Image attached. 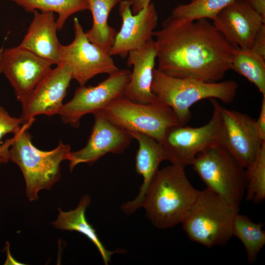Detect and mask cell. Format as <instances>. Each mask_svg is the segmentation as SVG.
<instances>
[{
    "mask_svg": "<svg viewBox=\"0 0 265 265\" xmlns=\"http://www.w3.org/2000/svg\"><path fill=\"white\" fill-rule=\"evenodd\" d=\"M191 165L207 187L239 207L245 193L246 170L220 143L198 154Z\"/></svg>",
    "mask_w": 265,
    "mask_h": 265,
    "instance_id": "cell-6",
    "label": "cell"
},
{
    "mask_svg": "<svg viewBox=\"0 0 265 265\" xmlns=\"http://www.w3.org/2000/svg\"><path fill=\"white\" fill-rule=\"evenodd\" d=\"M231 70L245 78L265 95V58L252 49L235 47Z\"/></svg>",
    "mask_w": 265,
    "mask_h": 265,
    "instance_id": "cell-22",
    "label": "cell"
},
{
    "mask_svg": "<svg viewBox=\"0 0 265 265\" xmlns=\"http://www.w3.org/2000/svg\"><path fill=\"white\" fill-rule=\"evenodd\" d=\"M33 17L21 43L26 49L48 61L52 65L61 63L58 27L53 12H32Z\"/></svg>",
    "mask_w": 265,
    "mask_h": 265,
    "instance_id": "cell-18",
    "label": "cell"
},
{
    "mask_svg": "<svg viewBox=\"0 0 265 265\" xmlns=\"http://www.w3.org/2000/svg\"><path fill=\"white\" fill-rule=\"evenodd\" d=\"M245 0L265 21V0Z\"/></svg>",
    "mask_w": 265,
    "mask_h": 265,
    "instance_id": "cell-30",
    "label": "cell"
},
{
    "mask_svg": "<svg viewBox=\"0 0 265 265\" xmlns=\"http://www.w3.org/2000/svg\"><path fill=\"white\" fill-rule=\"evenodd\" d=\"M128 132L138 143L135 166L136 173L143 178V183L137 196L133 200L123 204L121 207L124 212L131 214L141 208L148 186L159 171L160 163L167 159L161 145L156 139L136 132Z\"/></svg>",
    "mask_w": 265,
    "mask_h": 265,
    "instance_id": "cell-19",
    "label": "cell"
},
{
    "mask_svg": "<svg viewBox=\"0 0 265 265\" xmlns=\"http://www.w3.org/2000/svg\"><path fill=\"white\" fill-rule=\"evenodd\" d=\"M185 168L171 164L159 169L145 192L141 207L158 229L181 223L200 192L189 182Z\"/></svg>",
    "mask_w": 265,
    "mask_h": 265,
    "instance_id": "cell-2",
    "label": "cell"
},
{
    "mask_svg": "<svg viewBox=\"0 0 265 265\" xmlns=\"http://www.w3.org/2000/svg\"><path fill=\"white\" fill-rule=\"evenodd\" d=\"M90 203L88 195L83 196L78 207L68 212H63L58 208L59 214L57 219L53 223V226L58 229L76 231L86 236L96 246L99 252L105 265H108L111 256L121 250L112 251L106 249L99 238L96 230L88 222L85 212Z\"/></svg>",
    "mask_w": 265,
    "mask_h": 265,
    "instance_id": "cell-20",
    "label": "cell"
},
{
    "mask_svg": "<svg viewBox=\"0 0 265 265\" xmlns=\"http://www.w3.org/2000/svg\"><path fill=\"white\" fill-rule=\"evenodd\" d=\"M215 28L235 47L251 49L256 35L265 24L245 0H235L212 20Z\"/></svg>",
    "mask_w": 265,
    "mask_h": 265,
    "instance_id": "cell-16",
    "label": "cell"
},
{
    "mask_svg": "<svg viewBox=\"0 0 265 265\" xmlns=\"http://www.w3.org/2000/svg\"><path fill=\"white\" fill-rule=\"evenodd\" d=\"M193 0H191V1H193Z\"/></svg>",
    "mask_w": 265,
    "mask_h": 265,
    "instance_id": "cell-33",
    "label": "cell"
},
{
    "mask_svg": "<svg viewBox=\"0 0 265 265\" xmlns=\"http://www.w3.org/2000/svg\"><path fill=\"white\" fill-rule=\"evenodd\" d=\"M52 66L47 60L19 45L0 49V73L8 80L21 104L51 72Z\"/></svg>",
    "mask_w": 265,
    "mask_h": 265,
    "instance_id": "cell-12",
    "label": "cell"
},
{
    "mask_svg": "<svg viewBox=\"0 0 265 265\" xmlns=\"http://www.w3.org/2000/svg\"><path fill=\"white\" fill-rule=\"evenodd\" d=\"M131 9L133 14H135L147 7L151 2V0H129Z\"/></svg>",
    "mask_w": 265,
    "mask_h": 265,
    "instance_id": "cell-31",
    "label": "cell"
},
{
    "mask_svg": "<svg viewBox=\"0 0 265 265\" xmlns=\"http://www.w3.org/2000/svg\"><path fill=\"white\" fill-rule=\"evenodd\" d=\"M98 111L127 132L134 131L146 134L159 143L169 128L180 125L172 109L159 101L142 104L123 96Z\"/></svg>",
    "mask_w": 265,
    "mask_h": 265,
    "instance_id": "cell-7",
    "label": "cell"
},
{
    "mask_svg": "<svg viewBox=\"0 0 265 265\" xmlns=\"http://www.w3.org/2000/svg\"><path fill=\"white\" fill-rule=\"evenodd\" d=\"M5 249L6 251V258L4 262V265H21V263L18 262L15 260L11 255L9 250V244L8 242H6L5 245Z\"/></svg>",
    "mask_w": 265,
    "mask_h": 265,
    "instance_id": "cell-32",
    "label": "cell"
},
{
    "mask_svg": "<svg viewBox=\"0 0 265 265\" xmlns=\"http://www.w3.org/2000/svg\"><path fill=\"white\" fill-rule=\"evenodd\" d=\"M72 80L70 70L64 63L52 69L22 104L23 124L33 122L37 115L59 114Z\"/></svg>",
    "mask_w": 265,
    "mask_h": 265,
    "instance_id": "cell-13",
    "label": "cell"
},
{
    "mask_svg": "<svg viewBox=\"0 0 265 265\" xmlns=\"http://www.w3.org/2000/svg\"><path fill=\"white\" fill-rule=\"evenodd\" d=\"M21 6L27 12L37 10L58 14L56 20L58 30L61 29L67 20L73 14L89 10L86 0H7Z\"/></svg>",
    "mask_w": 265,
    "mask_h": 265,
    "instance_id": "cell-24",
    "label": "cell"
},
{
    "mask_svg": "<svg viewBox=\"0 0 265 265\" xmlns=\"http://www.w3.org/2000/svg\"><path fill=\"white\" fill-rule=\"evenodd\" d=\"M131 76L130 71L118 69L95 86H80L73 98L63 104L59 112L62 122L78 128L83 116L94 114L124 96Z\"/></svg>",
    "mask_w": 265,
    "mask_h": 265,
    "instance_id": "cell-9",
    "label": "cell"
},
{
    "mask_svg": "<svg viewBox=\"0 0 265 265\" xmlns=\"http://www.w3.org/2000/svg\"><path fill=\"white\" fill-rule=\"evenodd\" d=\"M239 207L206 187L200 192L181 224L187 237L208 248L223 246L233 236Z\"/></svg>",
    "mask_w": 265,
    "mask_h": 265,
    "instance_id": "cell-5",
    "label": "cell"
},
{
    "mask_svg": "<svg viewBox=\"0 0 265 265\" xmlns=\"http://www.w3.org/2000/svg\"><path fill=\"white\" fill-rule=\"evenodd\" d=\"M23 125L20 117L11 116L3 107L0 106V141L7 133L14 134L19 132ZM8 160V150L0 143V162H6Z\"/></svg>",
    "mask_w": 265,
    "mask_h": 265,
    "instance_id": "cell-27",
    "label": "cell"
},
{
    "mask_svg": "<svg viewBox=\"0 0 265 265\" xmlns=\"http://www.w3.org/2000/svg\"><path fill=\"white\" fill-rule=\"evenodd\" d=\"M153 36L157 69L167 75L215 82L231 70L235 47L208 19L181 22L169 16Z\"/></svg>",
    "mask_w": 265,
    "mask_h": 265,
    "instance_id": "cell-1",
    "label": "cell"
},
{
    "mask_svg": "<svg viewBox=\"0 0 265 265\" xmlns=\"http://www.w3.org/2000/svg\"><path fill=\"white\" fill-rule=\"evenodd\" d=\"M218 121L220 143L244 168L254 160L263 144L256 120L248 115L221 106L210 99Z\"/></svg>",
    "mask_w": 265,
    "mask_h": 265,
    "instance_id": "cell-8",
    "label": "cell"
},
{
    "mask_svg": "<svg viewBox=\"0 0 265 265\" xmlns=\"http://www.w3.org/2000/svg\"><path fill=\"white\" fill-rule=\"evenodd\" d=\"M33 122L23 124L21 130L4 143L8 148V158L19 166L26 182V192L30 201L38 199L42 189H50L60 179V165L69 159L71 147L60 141L50 151H42L31 141L27 129Z\"/></svg>",
    "mask_w": 265,
    "mask_h": 265,
    "instance_id": "cell-3",
    "label": "cell"
},
{
    "mask_svg": "<svg viewBox=\"0 0 265 265\" xmlns=\"http://www.w3.org/2000/svg\"><path fill=\"white\" fill-rule=\"evenodd\" d=\"M251 49L265 58V24L256 35Z\"/></svg>",
    "mask_w": 265,
    "mask_h": 265,
    "instance_id": "cell-28",
    "label": "cell"
},
{
    "mask_svg": "<svg viewBox=\"0 0 265 265\" xmlns=\"http://www.w3.org/2000/svg\"><path fill=\"white\" fill-rule=\"evenodd\" d=\"M264 224L253 221L248 216L236 215L233 226V236L238 238L244 245L249 263L254 262L265 245Z\"/></svg>",
    "mask_w": 265,
    "mask_h": 265,
    "instance_id": "cell-23",
    "label": "cell"
},
{
    "mask_svg": "<svg viewBox=\"0 0 265 265\" xmlns=\"http://www.w3.org/2000/svg\"><path fill=\"white\" fill-rule=\"evenodd\" d=\"M238 84L233 80L209 82L190 78H178L154 69L151 90L158 101L169 106L181 125L191 117L190 107L205 99H217L225 104L236 97Z\"/></svg>",
    "mask_w": 265,
    "mask_h": 265,
    "instance_id": "cell-4",
    "label": "cell"
},
{
    "mask_svg": "<svg viewBox=\"0 0 265 265\" xmlns=\"http://www.w3.org/2000/svg\"><path fill=\"white\" fill-rule=\"evenodd\" d=\"M75 37L67 45H60L61 63L66 64L70 70L72 79L80 86L95 76L108 75L118 70L109 53L88 39L78 18L73 21Z\"/></svg>",
    "mask_w": 265,
    "mask_h": 265,
    "instance_id": "cell-10",
    "label": "cell"
},
{
    "mask_svg": "<svg viewBox=\"0 0 265 265\" xmlns=\"http://www.w3.org/2000/svg\"><path fill=\"white\" fill-rule=\"evenodd\" d=\"M119 4L122 24L108 53L111 56L125 57L130 52L141 47L152 37L158 15L153 2L135 14L132 12L129 0H122Z\"/></svg>",
    "mask_w": 265,
    "mask_h": 265,
    "instance_id": "cell-15",
    "label": "cell"
},
{
    "mask_svg": "<svg viewBox=\"0 0 265 265\" xmlns=\"http://www.w3.org/2000/svg\"><path fill=\"white\" fill-rule=\"evenodd\" d=\"M245 170L246 199L259 204L265 199V142Z\"/></svg>",
    "mask_w": 265,
    "mask_h": 265,
    "instance_id": "cell-26",
    "label": "cell"
},
{
    "mask_svg": "<svg viewBox=\"0 0 265 265\" xmlns=\"http://www.w3.org/2000/svg\"><path fill=\"white\" fill-rule=\"evenodd\" d=\"M256 124L261 138L265 141V95H263L261 110Z\"/></svg>",
    "mask_w": 265,
    "mask_h": 265,
    "instance_id": "cell-29",
    "label": "cell"
},
{
    "mask_svg": "<svg viewBox=\"0 0 265 265\" xmlns=\"http://www.w3.org/2000/svg\"><path fill=\"white\" fill-rule=\"evenodd\" d=\"M92 14L91 28L85 32L90 42L109 52L117 31L108 24V19L112 9L122 0H86Z\"/></svg>",
    "mask_w": 265,
    "mask_h": 265,
    "instance_id": "cell-21",
    "label": "cell"
},
{
    "mask_svg": "<svg viewBox=\"0 0 265 265\" xmlns=\"http://www.w3.org/2000/svg\"><path fill=\"white\" fill-rule=\"evenodd\" d=\"M234 0H194L189 3L177 6L170 16L181 22L213 20L224 8Z\"/></svg>",
    "mask_w": 265,
    "mask_h": 265,
    "instance_id": "cell-25",
    "label": "cell"
},
{
    "mask_svg": "<svg viewBox=\"0 0 265 265\" xmlns=\"http://www.w3.org/2000/svg\"><path fill=\"white\" fill-rule=\"evenodd\" d=\"M93 115L94 124L86 145L70 153L71 171L80 163L92 164L107 154L124 152L132 139L129 132L111 122L99 111Z\"/></svg>",
    "mask_w": 265,
    "mask_h": 265,
    "instance_id": "cell-14",
    "label": "cell"
},
{
    "mask_svg": "<svg viewBox=\"0 0 265 265\" xmlns=\"http://www.w3.org/2000/svg\"><path fill=\"white\" fill-rule=\"evenodd\" d=\"M157 53L153 37L141 47L128 53L127 64L129 67L132 66L133 70L124 94L125 98L142 104L158 101L151 90Z\"/></svg>",
    "mask_w": 265,
    "mask_h": 265,
    "instance_id": "cell-17",
    "label": "cell"
},
{
    "mask_svg": "<svg viewBox=\"0 0 265 265\" xmlns=\"http://www.w3.org/2000/svg\"><path fill=\"white\" fill-rule=\"evenodd\" d=\"M218 143L219 131L213 111L210 121L201 127L178 125L170 127L159 142L167 160L184 167L191 165L198 154Z\"/></svg>",
    "mask_w": 265,
    "mask_h": 265,
    "instance_id": "cell-11",
    "label": "cell"
}]
</instances>
